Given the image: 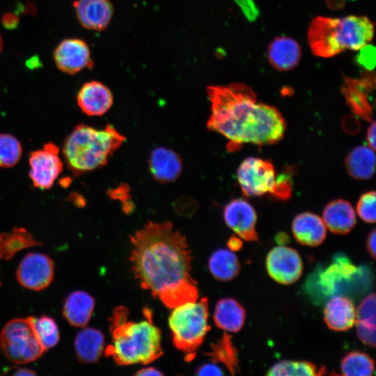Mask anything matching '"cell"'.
<instances>
[{"label":"cell","instance_id":"cell-1","mask_svg":"<svg viewBox=\"0 0 376 376\" xmlns=\"http://www.w3.org/2000/svg\"><path fill=\"white\" fill-rule=\"evenodd\" d=\"M130 242L132 269L143 289L171 309L198 299L191 249L171 221L148 222L130 236Z\"/></svg>","mask_w":376,"mask_h":376},{"label":"cell","instance_id":"cell-2","mask_svg":"<svg viewBox=\"0 0 376 376\" xmlns=\"http://www.w3.org/2000/svg\"><path fill=\"white\" fill-rule=\"evenodd\" d=\"M207 93L211 102L207 127L228 139L230 151L246 143H275L284 136L286 123L280 111L274 106L258 102L255 92L247 85L210 86Z\"/></svg>","mask_w":376,"mask_h":376},{"label":"cell","instance_id":"cell-3","mask_svg":"<svg viewBox=\"0 0 376 376\" xmlns=\"http://www.w3.org/2000/svg\"><path fill=\"white\" fill-rule=\"evenodd\" d=\"M146 319L139 322L129 320V311L123 306L113 309L109 329L112 341L104 350L117 365L150 363L163 354L161 331L146 309Z\"/></svg>","mask_w":376,"mask_h":376},{"label":"cell","instance_id":"cell-4","mask_svg":"<svg viewBox=\"0 0 376 376\" xmlns=\"http://www.w3.org/2000/svg\"><path fill=\"white\" fill-rule=\"evenodd\" d=\"M373 36L374 24L368 17L352 15L315 17L309 24L307 38L315 56L330 58L345 49H362Z\"/></svg>","mask_w":376,"mask_h":376},{"label":"cell","instance_id":"cell-5","mask_svg":"<svg viewBox=\"0 0 376 376\" xmlns=\"http://www.w3.org/2000/svg\"><path fill=\"white\" fill-rule=\"evenodd\" d=\"M125 141V137L111 125L102 130L77 125L63 144L65 163L75 175L95 170L106 165Z\"/></svg>","mask_w":376,"mask_h":376},{"label":"cell","instance_id":"cell-6","mask_svg":"<svg viewBox=\"0 0 376 376\" xmlns=\"http://www.w3.org/2000/svg\"><path fill=\"white\" fill-rule=\"evenodd\" d=\"M172 309L168 322L173 343L185 354V359L191 361L210 329L208 300L202 297Z\"/></svg>","mask_w":376,"mask_h":376},{"label":"cell","instance_id":"cell-7","mask_svg":"<svg viewBox=\"0 0 376 376\" xmlns=\"http://www.w3.org/2000/svg\"><path fill=\"white\" fill-rule=\"evenodd\" d=\"M0 347L8 359L17 364L34 361L46 352L30 317L15 318L6 324L0 334Z\"/></svg>","mask_w":376,"mask_h":376},{"label":"cell","instance_id":"cell-8","mask_svg":"<svg viewBox=\"0 0 376 376\" xmlns=\"http://www.w3.org/2000/svg\"><path fill=\"white\" fill-rule=\"evenodd\" d=\"M237 177L245 196H258L269 194L275 196L278 178L269 160L254 157L245 159L238 168Z\"/></svg>","mask_w":376,"mask_h":376},{"label":"cell","instance_id":"cell-9","mask_svg":"<svg viewBox=\"0 0 376 376\" xmlns=\"http://www.w3.org/2000/svg\"><path fill=\"white\" fill-rule=\"evenodd\" d=\"M58 152L59 148L50 142L42 149L30 152L29 177L35 187L48 189L52 187L63 169Z\"/></svg>","mask_w":376,"mask_h":376},{"label":"cell","instance_id":"cell-10","mask_svg":"<svg viewBox=\"0 0 376 376\" xmlns=\"http://www.w3.org/2000/svg\"><path fill=\"white\" fill-rule=\"evenodd\" d=\"M54 267L52 260L45 254L29 253L19 263L16 277L25 288L40 291L47 288L52 282Z\"/></svg>","mask_w":376,"mask_h":376},{"label":"cell","instance_id":"cell-11","mask_svg":"<svg viewBox=\"0 0 376 376\" xmlns=\"http://www.w3.org/2000/svg\"><path fill=\"white\" fill-rule=\"evenodd\" d=\"M267 271L277 283L290 285L301 276L303 262L299 253L285 246L272 249L266 258Z\"/></svg>","mask_w":376,"mask_h":376},{"label":"cell","instance_id":"cell-12","mask_svg":"<svg viewBox=\"0 0 376 376\" xmlns=\"http://www.w3.org/2000/svg\"><path fill=\"white\" fill-rule=\"evenodd\" d=\"M54 59L58 69L69 75L93 66L88 45L79 38L62 40L54 52Z\"/></svg>","mask_w":376,"mask_h":376},{"label":"cell","instance_id":"cell-13","mask_svg":"<svg viewBox=\"0 0 376 376\" xmlns=\"http://www.w3.org/2000/svg\"><path fill=\"white\" fill-rule=\"evenodd\" d=\"M224 219L226 224L242 239L258 241L256 213L245 200L237 198L228 203L224 210Z\"/></svg>","mask_w":376,"mask_h":376},{"label":"cell","instance_id":"cell-14","mask_svg":"<svg viewBox=\"0 0 376 376\" xmlns=\"http://www.w3.org/2000/svg\"><path fill=\"white\" fill-rule=\"evenodd\" d=\"M374 71L367 70L359 79L344 77L342 93L354 113L363 118H371L372 109L368 102L370 92L375 87Z\"/></svg>","mask_w":376,"mask_h":376},{"label":"cell","instance_id":"cell-15","mask_svg":"<svg viewBox=\"0 0 376 376\" xmlns=\"http://www.w3.org/2000/svg\"><path fill=\"white\" fill-rule=\"evenodd\" d=\"M77 101L82 112L87 116H100L111 107L113 97L107 86L97 81H91L80 88Z\"/></svg>","mask_w":376,"mask_h":376},{"label":"cell","instance_id":"cell-16","mask_svg":"<svg viewBox=\"0 0 376 376\" xmlns=\"http://www.w3.org/2000/svg\"><path fill=\"white\" fill-rule=\"evenodd\" d=\"M74 7L80 24L90 30L105 29L113 14V7L109 0H77Z\"/></svg>","mask_w":376,"mask_h":376},{"label":"cell","instance_id":"cell-17","mask_svg":"<svg viewBox=\"0 0 376 376\" xmlns=\"http://www.w3.org/2000/svg\"><path fill=\"white\" fill-rule=\"evenodd\" d=\"M148 167L153 178L162 183L175 180L182 170V161L173 150L158 147L152 150Z\"/></svg>","mask_w":376,"mask_h":376},{"label":"cell","instance_id":"cell-18","mask_svg":"<svg viewBox=\"0 0 376 376\" xmlns=\"http://www.w3.org/2000/svg\"><path fill=\"white\" fill-rule=\"evenodd\" d=\"M292 230L296 240L302 245L317 246L326 238L327 227L318 215L306 212L293 219Z\"/></svg>","mask_w":376,"mask_h":376},{"label":"cell","instance_id":"cell-19","mask_svg":"<svg viewBox=\"0 0 376 376\" xmlns=\"http://www.w3.org/2000/svg\"><path fill=\"white\" fill-rule=\"evenodd\" d=\"M301 56L299 43L288 36L275 38L267 49L269 63L279 71H288L295 68L299 64Z\"/></svg>","mask_w":376,"mask_h":376},{"label":"cell","instance_id":"cell-20","mask_svg":"<svg viewBox=\"0 0 376 376\" xmlns=\"http://www.w3.org/2000/svg\"><path fill=\"white\" fill-rule=\"evenodd\" d=\"M322 220L331 232L339 235L350 233L357 222L352 205L343 199L332 201L327 205L322 213Z\"/></svg>","mask_w":376,"mask_h":376},{"label":"cell","instance_id":"cell-21","mask_svg":"<svg viewBox=\"0 0 376 376\" xmlns=\"http://www.w3.org/2000/svg\"><path fill=\"white\" fill-rule=\"evenodd\" d=\"M324 320L334 331H343L352 328L356 321V310L352 301L345 296L331 298L324 309Z\"/></svg>","mask_w":376,"mask_h":376},{"label":"cell","instance_id":"cell-22","mask_svg":"<svg viewBox=\"0 0 376 376\" xmlns=\"http://www.w3.org/2000/svg\"><path fill=\"white\" fill-rule=\"evenodd\" d=\"M94 307L93 297L86 292L77 290L66 298L63 314L72 326L84 327L88 323Z\"/></svg>","mask_w":376,"mask_h":376},{"label":"cell","instance_id":"cell-23","mask_svg":"<svg viewBox=\"0 0 376 376\" xmlns=\"http://www.w3.org/2000/svg\"><path fill=\"white\" fill-rule=\"evenodd\" d=\"M104 350V337L98 329L86 327L81 330L75 340L76 357L81 363L97 362Z\"/></svg>","mask_w":376,"mask_h":376},{"label":"cell","instance_id":"cell-24","mask_svg":"<svg viewBox=\"0 0 376 376\" xmlns=\"http://www.w3.org/2000/svg\"><path fill=\"white\" fill-rule=\"evenodd\" d=\"M246 318L244 308L233 298H224L216 304L213 319L223 330L237 333L243 327Z\"/></svg>","mask_w":376,"mask_h":376},{"label":"cell","instance_id":"cell-25","mask_svg":"<svg viewBox=\"0 0 376 376\" xmlns=\"http://www.w3.org/2000/svg\"><path fill=\"white\" fill-rule=\"evenodd\" d=\"M350 175L357 180H368L375 173V155L370 147L361 146L353 149L345 159Z\"/></svg>","mask_w":376,"mask_h":376},{"label":"cell","instance_id":"cell-26","mask_svg":"<svg viewBox=\"0 0 376 376\" xmlns=\"http://www.w3.org/2000/svg\"><path fill=\"white\" fill-rule=\"evenodd\" d=\"M41 245L24 228H14L0 234V260H9L26 248Z\"/></svg>","mask_w":376,"mask_h":376},{"label":"cell","instance_id":"cell-27","mask_svg":"<svg viewBox=\"0 0 376 376\" xmlns=\"http://www.w3.org/2000/svg\"><path fill=\"white\" fill-rule=\"evenodd\" d=\"M208 268L210 274L217 280L229 281L239 274L240 263L233 251L220 249L215 251L210 257Z\"/></svg>","mask_w":376,"mask_h":376},{"label":"cell","instance_id":"cell-28","mask_svg":"<svg viewBox=\"0 0 376 376\" xmlns=\"http://www.w3.org/2000/svg\"><path fill=\"white\" fill-rule=\"evenodd\" d=\"M205 354L213 362L224 365L233 375L240 370L237 350L232 341L231 336L226 332L216 343L210 345V350Z\"/></svg>","mask_w":376,"mask_h":376},{"label":"cell","instance_id":"cell-29","mask_svg":"<svg viewBox=\"0 0 376 376\" xmlns=\"http://www.w3.org/2000/svg\"><path fill=\"white\" fill-rule=\"evenodd\" d=\"M326 373L325 367H318L310 361L283 360L271 367L267 375L269 376H318L324 375Z\"/></svg>","mask_w":376,"mask_h":376},{"label":"cell","instance_id":"cell-30","mask_svg":"<svg viewBox=\"0 0 376 376\" xmlns=\"http://www.w3.org/2000/svg\"><path fill=\"white\" fill-rule=\"evenodd\" d=\"M340 369L343 375L370 376L375 370V363L366 353L352 351L343 358Z\"/></svg>","mask_w":376,"mask_h":376},{"label":"cell","instance_id":"cell-31","mask_svg":"<svg viewBox=\"0 0 376 376\" xmlns=\"http://www.w3.org/2000/svg\"><path fill=\"white\" fill-rule=\"evenodd\" d=\"M31 320L36 336L45 351L54 347L59 341L58 326L50 317H31Z\"/></svg>","mask_w":376,"mask_h":376},{"label":"cell","instance_id":"cell-32","mask_svg":"<svg viewBox=\"0 0 376 376\" xmlns=\"http://www.w3.org/2000/svg\"><path fill=\"white\" fill-rule=\"evenodd\" d=\"M22 155L19 141L10 134H0V167L10 168L16 165Z\"/></svg>","mask_w":376,"mask_h":376},{"label":"cell","instance_id":"cell-33","mask_svg":"<svg viewBox=\"0 0 376 376\" xmlns=\"http://www.w3.org/2000/svg\"><path fill=\"white\" fill-rule=\"evenodd\" d=\"M375 295H368L359 304L356 311V325L358 327L375 330Z\"/></svg>","mask_w":376,"mask_h":376},{"label":"cell","instance_id":"cell-34","mask_svg":"<svg viewBox=\"0 0 376 376\" xmlns=\"http://www.w3.org/2000/svg\"><path fill=\"white\" fill-rule=\"evenodd\" d=\"M375 191H371L361 195L358 201L357 205L358 214L367 223L375 221Z\"/></svg>","mask_w":376,"mask_h":376},{"label":"cell","instance_id":"cell-35","mask_svg":"<svg viewBox=\"0 0 376 376\" xmlns=\"http://www.w3.org/2000/svg\"><path fill=\"white\" fill-rule=\"evenodd\" d=\"M196 375H223L221 368L214 362L205 363L199 366L196 370Z\"/></svg>","mask_w":376,"mask_h":376},{"label":"cell","instance_id":"cell-36","mask_svg":"<svg viewBox=\"0 0 376 376\" xmlns=\"http://www.w3.org/2000/svg\"><path fill=\"white\" fill-rule=\"evenodd\" d=\"M375 243H376V232L373 230L367 239L366 246L367 249L373 259H375Z\"/></svg>","mask_w":376,"mask_h":376},{"label":"cell","instance_id":"cell-37","mask_svg":"<svg viewBox=\"0 0 376 376\" xmlns=\"http://www.w3.org/2000/svg\"><path fill=\"white\" fill-rule=\"evenodd\" d=\"M375 122L373 121L369 127L367 133V141L369 147L373 150L375 149Z\"/></svg>","mask_w":376,"mask_h":376},{"label":"cell","instance_id":"cell-38","mask_svg":"<svg viewBox=\"0 0 376 376\" xmlns=\"http://www.w3.org/2000/svg\"><path fill=\"white\" fill-rule=\"evenodd\" d=\"M135 375H163V373L158 369L154 367H146L144 368L139 369L136 373Z\"/></svg>","mask_w":376,"mask_h":376},{"label":"cell","instance_id":"cell-39","mask_svg":"<svg viewBox=\"0 0 376 376\" xmlns=\"http://www.w3.org/2000/svg\"><path fill=\"white\" fill-rule=\"evenodd\" d=\"M227 245L230 251H236L240 250L242 246V240L237 237H230L227 242Z\"/></svg>","mask_w":376,"mask_h":376},{"label":"cell","instance_id":"cell-40","mask_svg":"<svg viewBox=\"0 0 376 376\" xmlns=\"http://www.w3.org/2000/svg\"><path fill=\"white\" fill-rule=\"evenodd\" d=\"M12 375H35L36 373L32 370L23 368H14Z\"/></svg>","mask_w":376,"mask_h":376},{"label":"cell","instance_id":"cell-41","mask_svg":"<svg viewBox=\"0 0 376 376\" xmlns=\"http://www.w3.org/2000/svg\"><path fill=\"white\" fill-rule=\"evenodd\" d=\"M2 49H3V40H2L1 36L0 34V53L2 51Z\"/></svg>","mask_w":376,"mask_h":376},{"label":"cell","instance_id":"cell-42","mask_svg":"<svg viewBox=\"0 0 376 376\" xmlns=\"http://www.w3.org/2000/svg\"><path fill=\"white\" fill-rule=\"evenodd\" d=\"M0 285H1V283H0Z\"/></svg>","mask_w":376,"mask_h":376}]
</instances>
